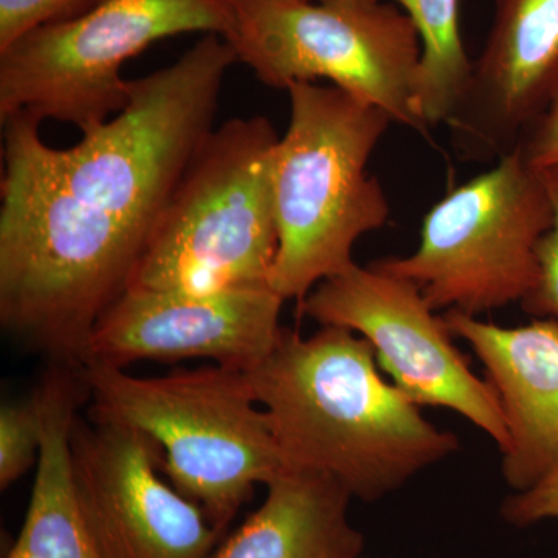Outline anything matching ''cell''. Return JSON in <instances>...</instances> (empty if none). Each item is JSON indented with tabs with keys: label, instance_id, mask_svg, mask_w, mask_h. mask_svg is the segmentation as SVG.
<instances>
[{
	"label": "cell",
	"instance_id": "11",
	"mask_svg": "<svg viewBox=\"0 0 558 558\" xmlns=\"http://www.w3.org/2000/svg\"><path fill=\"white\" fill-rule=\"evenodd\" d=\"M282 304L270 286L207 293L128 289L95 323L81 368L205 357L247 373L277 343Z\"/></svg>",
	"mask_w": 558,
	"mask_h": 558
},
{
	"label": "cell",
	"instance_id": "20",
	"mask_svg": "<svg viewBox=\"0 0 558 558\" xmlns=\"http://www.w3.org/2000/svg\"><path fill=\"white\" fill-rule=\"evenodd\" d=\"M501 513L508 523L519 527L543 520H558V468L535 486L506 499Z\"/></svg>",
	"mask_w": 558,
	"mask_h": 558
},
{
	"label": "cell",
	"instance_id": "13",
	"mask_svg": "<svg viewBox=\"0 0 558 558\" xmlns=\"http://www.w3.org/2000/svg\"><path fill=\"white\" fill-rule=\"evenodd\" d=\"M444 319L478 355L501 403L509 433L502 475L517 492L535 486L558 468L557 323L501 328L458 311Z\"/></svg>",
	"mask_w": 558,
	"mask_h": 558
},
{
	"label": "cell",
	"instance_id": "17",
	"mask_svg": "<svg viewBox=\"0 0 558 558\" xmlns=\"http://www.w3.org/2000/svg\"><path fill=\"white\" fill-rule=\"evenodd\" d=\"M46 417L38 389L31 399L7 403L0 410V487L11 486L38 464Z\"/></svg>",
	"mask_w": 558,
	"mask_h": 558
},
{
	"label": "cell",
	"instance_id": "2",
	"mask_svg": "<svg viewBox=\"0 0 558 558\" xmlns=\"http://www.w3.org/2000/svg\"><path fill=\"white\" fill-rule=\"evenodd\" d=\"M250 387L290 470L330 476L373 501L458 449L377 371L373 347L347 328H282Z\"/></svg>",
	"mask_w": 558,
	"mask_h": 558
},
{
	"label": "cell",
	"instance_id": "14",
	"mask_svg": "<svg viewBox=\"0 0 558 558\" xmlns=\"http://www.w3.org/2000/svg\"><path fill=\"white\" fill-rule=\"evenodd\" d=\"M46 429L24 526L7 558H105L81 512L70 459V433L81 398V369L53 362L38 388Z\"/></svg>",
	"mask_w": 558,
	"mask_h": 558
},
{
	"label": "cell",
	"instance_id": "3",
	"mask_svg": "<svg viewBox=\"0 0 558 558\" xmlns=\"http://www.w3.org/2000/svg\"><path fill=\"white\" fill-rule=\"evenodd\" d=\"M274 160L278 253L269 286L300 303L351 266L352 248L384 227L389 204L366 167L389 124L384 109L336 86L293 83Z\"/></svg>",
	"mask_w": 558,
	"mask_h": 558
},
{
	"label": "cell",
	"instance_id": "5",
	"mask_svg": "<svg viewBox=\"0 0 558 558\" xmlns=\"http://www.w3.org/2000/svg\"><path fill=\"white\" fill-rule=\"evenodd\" d=\"M278 142L274 124L260 116L209 132L172 191L128 289L207 293L269 286L278 253Z\"/></svg>",
	"mask_w": 558,
	"mask_h": 558
},
{
	"label": "cell",
	"instance_id": "7",
	"mask_svg": "<svg viewBox=\"0 0 558 558\" xmlns=\"http://www.w3.org/2000/svg\"><path fill=\"white\" fill-rule=\"evenodd\" d=\"M231 25L230 0H101L0 51V123L17 113L80 131L102 123L130 101L131 58L185 33L226 38Z\"/></svg>",
	"mask_w": 558,
	"mask_h": 558
},
{
	"label": "cell",
	"instance_id": "21",
	"mask_svg": "<svg viewBox=\"0 0 558 558\" xmlns=\"http://www.w3.org/2000/svg\"><path fill=\"white\" fill-rule=\"evenodd\" d=\"M517 148L535 170L558 167V100L527 132Z\"/></svg>",
	"mask_w": 558,
	"mask_h": 558
},
{
	"label": "cell",
	"instance_id": "19",
	"mask_svg": "<svg viewBox=\"0 0 558 558\" xmlns=\"http://www.w3.org/2000/svg\"><path fill=\"white\" fill-rule=\"evenodd\" d=\"M101 0H0V51L44 25L72 20Z\"/></svg>",
	"mask_w": 558,
	"mask_h": 558
},
{
	"label": "cell",
	"instance_id": "4",
	"mask_svg": "<svg viewBox=\"0 0 558 558\" xmlns=\"http://www.w3.org/2000/svg\"><path fill=\"white\" fill-rule=\"evenodd\" d=\"M81 376L90 417L148 436L172 486L220 534L255 486H269L289 470L245 371L215 365L135 377L86 365Z\"/></svg>",
	"mask_w": 558,
	"mask_h": 558
},
{
	"label": "cell",
	"instance_id": "9",
	"mask_svg": "<svg viewBox=\"0 0 558 558\" xmlns=\"http://www.w3.org/2000/svg\"><path fill=\"white\" fill-rule=\"evenodd\" d=\"M300 312L322 326L347 328L363 337L377 363L407 399L444 407L469 418L508 449L509 433L497 392L480 379L453 343L446 319L435 315L409 279L352 263L319 282Z\"/></svg>",
	"mask_w": 558,
	"mask_h": 558
},
{
	"label": "cell",
	"instance_id": "15",
	"mask_svg": "<svg viewBox=\"0 0 558 558\" xmlns=\"http://www.w3.org/2000/svg\"><path fill=\"white\" fill-rule=\"evenodd\" d=\"M267 488L260 508L209 558H359L363 535L340 483L289 469Z\"/></svg>",
	"mask_w": 558,
	"mask_h": 558
},
{
	"label": "cell",
	"instance_id": "12",
	"mask_svg": "<svg viewBox=\"0 0 558 558\" xmlns=\"http://www.w3.org/2000/svg\"><path fill=\"white\" fill-rule=\"evenodd\" d=\"M558 100V0H497L494 24L447 121L465 161H497Z\"/></svg>",
	"mask_w": 558,
	"mask_h": 558
},
{
	"label": "cell",
	"instance_id": "1",
	"mask_svg": "<svg viewBox=\"0 0 558 558\" xmlns=\"http://www.w3.org/2000/svg\"><path fill=\"white\" fill-rule=\"evenodd\" d=\"M238 58L204 35L174 64L131 81L113 119L51 148L39 121H2L0 322L81 368L95 323L126 292L172 191L215 130Z\"/></svg>",
	"mask_w": 558,
	"mask_h": 558
},
{
	"label": "cell",
	"instance_id": "6",
	"mask_svg": "<svg viewBox=\"0 0 558 558\" xmlns=\"http://www.w3.org/2000/svg\"><path fill=\"white\" fill-rule=\"evenodd\" d=\"M227 43L267 87L329 80L395 123L427 132L416 110L422 44L384 0H230Z\"/></svg>",
	"mask_w": 558,
	"mask_h": 558
},
{
	"label": "cell",
	"instance_id": "10",
	"mask_svg": "<svg viewBox=\"0 0 558 558\" xmlns=\"http://www.w3.org/2000/svg\"><path fill=\"white\" fill-rule=\"evenodd\" d=\"M81 512L105 558H209L220 537L196 502L160 480L161 451L137 429L81 421L70 433Z\"/></svg>",
	"mask_w": 558,
	"mask_h": 558
},
{
	"label": "cell",
	"instance_id": "18",
	"mask_svg": "<svg viewBox=\"0 0 558 558\" xmlns=\"http://www.w3.org/2000/svg\"><path fill=\"white\" fill-rule=\"evenodd\" d=\"M538 171L553 205V223L538 244L537 282L521 306L532 317L553 319L558 325V167Z\"/></svg>",
	"mask_w": 558,
	"mask_h": 558
},
{
	"label": "cell",
	"instance_id": "8",
	"mask_svg": "<svg viewBox=\"0 0 558 558\" xmlns=\"http://www.w3.org/2000/svg\"><path fill=\"white\" fill-rule=\"evenodd\" d=\"M550 223L542 174L517 148L429 208L414 253L371 266L414 282L433 311L478 317L531 293Z\"/></svg>",
	"mask_w": 558,
	"mask_h": 558
},
{
	"label": "cell",
	"instance_id": "16",
	"mask_svg": "<svg viewBox=\"0 0 558 558\" xmlns=\"http://www.w3.org/2000/svg\"><path fill=\"white\" fill-rule=\"evenodd\" d=\"M409 14L422 44L416 110L425 128L447 124L468 84L472 62L461 36L459 0H391Z\"/></svg>",
	"mask_w": 558,
	"mask_h": 558
}]
</instances>
